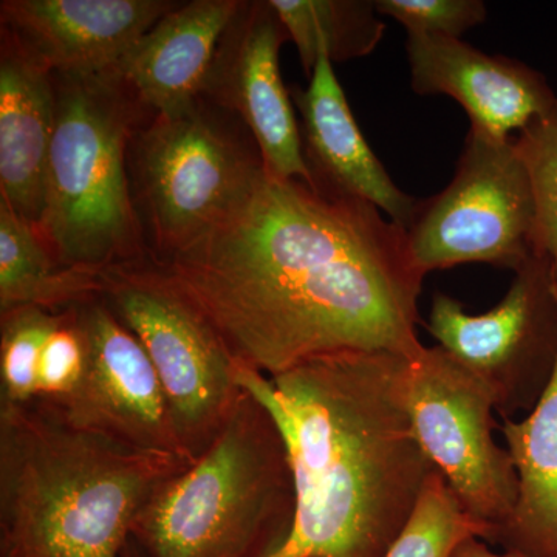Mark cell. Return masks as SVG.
Segmentation results:
<instances>
[{
  "label": "cell",
  "mask_w": 557,
  "mask_h": 557,
  "mask_svg": "<svg viewBox=\"0 0 557 557\" xmlns=\"http://www.w3.org/2000/svg\"><path fill=\"white\" fill-rule=\"evenodd\" d=\"M218 109L201 98L182 115H152L132 138V197L149 259L190 247L236 211L265 172L256 143L242 139Z\"/></svg>",
  "instance_id": "8992f818"
},
{
  "label": "cell",
  "mask_w": 557,
  "mask_h": 557,
  "mask_svg": "<svg viewBox=\"0 0 557 557\" xmlns=\"http://www.w3.org/2000/svg\"><path fill=\"white\" fill-rule=\"evenodd\" d=\"M406 50L413 91L453 98L467 110L471 129L486 137H515L557 110L545 76L520 61L438 36L408 35Z\"/></svg>",
  "instance_id": "4fadbf2b"
},
{
  "label": "cell",
  "mask_w": 557,
  "mask_h": 557,
  "mask_svg": "<svg viewBox=\"0 0 557 557\" xmlns=\"http://www.w3.org/2000/svg\"><path fill=\"white\" fill-rule=\"evenodd\" d=\"M57 124L53 75L2 28L0 46V199L38 228Z\"/></svg>",
  "instance_id": "e0dca14e"
},
{
  "label": "cell",
  "mask_w": 557,
  "mask_h": 557,
  "mask_svg": "<svg viewBox=\"0 0 557 557\" xmlns=\"http://www.w3.org/2000/svg\"><path fill=\"white\" fill-rule=\"evenodd\" d=\"M287 30L269 2H244L220 42L205 100L244 121L267 174L314 186L278 67Z\"/></svg>",
  "instance_id": "7c38bea8"
},
{
  "label": "cell",
  "mask_w": 557,
  "mask_h": 557,
  "mask_svg": "<svg viewBox=\"0 0 557 557\" xmlns=\"http://www.w3.org/2000/svg\"><path fill=\"white\" fill-rule=\"evenodd\" d=\"M57 124L38 231L65 269L101 274L149 259L129 177L145 108L116 70L51 73Z\"/></svg>",
  "instance_id": "5b68a950"
},
{
  "label": "cell",
  "mask_w": 557,
  "mask_h": 557,
  "mask_svg": "<svg viewBox=\"0 0 557 557\" xmlns=\"http://www.w3.org/2000/svg\"><path fill=\"white\" fill-rule=\"evenodd\" d=\"M78 309L89 364L78 391L53 408L75 426L132 448L190 461L180 445L159 373L137 336L101 296L78 304Z\"/></svg>",
  "instance_id": "8fae6325"
},
{
  "label": "cell",
  "mask_w": 557,
  "mask_h": 557,
  "mask_svg": "<svg viewBox=\"0 0 557 557\" xmlns=\"http://www.w3.org/2000/svg\"><path fill=\"white\" fill-rule=\"evenodd\" d=\"M406 405L421 448L442 472L469 518L496 544L519 500V474L494 440L496 398L442 347L409 359Z\"/></svg>",
  "instance_id": "9c48e42d"
},
{
  "label": "cell",
  "mask_w": 557,
  "mask_h": 557,
  "mask_svg": "<svg viewBox=\"0 0 557 557\" xmlns=\"http://www.w3.org/2000/svg\"><path fill=\"white\" fill-rule=\"evenodd\" d=\"M89 364V344L78 306L58 310L38 370L35 401L62 406L78 391Z\"/></svg>",
  "instance_id": "cb8c5ba5"
},
{
  "label": "cell",
  "mask_w": 557,
  "mask_h": 557,
  "mask_svg": "<svg viewBox=\"0 0 557 557\" xmlns=\"http://www.w3.org/2000/svg\"><path fill=\"white\" fill-rule=\"evenodd\" d=\"M428 330L491 388L498 416L530 413L557 369V285L549 259L537 252L528 260L486 313H468L460 300L437 293Z\"/></svg>",
  "instance_id": "30bf717a"
},
{
  "label": "cell",
  "mask_w": 557,
  "mask_h": 557,
  "mask_svg": "<svg viewBox=\"0 0 557 557\" xmlns=\"http://www.w3.org/2000/svg\"><path fill=\"white\" fill-rule=\"evenodd\" d=\"M406 236L424 274L471 262L516 273L541 252L533 185L516 135L469 131L453 182L418 201Z\"/></svg>",
  "instance_id": "ba28073f"
},
{
  "label": "cell",
  "mask_w": 557,
  "mask_h": 557,
  "mask_svg": "<svg viewBox=\"0 0 557 557\" xmlns=\"http://www.w3.org/2000/svg\"><path fill=\"white\" fill-rule=\"evenodd\" d=\"M270 5L309 76L321 57L332 62L368 57L386 30L372 0H270Z\"/></svg>",
  "instance_id": "ffe728a7"
},
{
  "label": "cell",
  "mask_w": 557,
  "mask_h": 557,
  "mask_svg": "<svg viewBox=\"0 0 557 557\" xmlns=\"http://www.w3.org/2000/svg\"><path fill=\"white\" fill-rule=\"evenodd\" d=\"M190 461L0 401V557H121L160 487Z\"/></svg>",
  "instance_id": "3957f363"
},
{
  "label": "cell",
  "mask_w": 557,
  "mask_h": 557,
  "mask_svg": "<svg viewBox=\"0 0 557 557\" xmlns=\"http://www.w3.org/2000/svg\"><path fill=\"white\" fill-rule=\"evenodd\" d=\"M469 537H485L435 468L409 522L384 557H453Z\"/></svg>",
  "instance_id": "44dd1931"
},
{
  "label": "cell",
  "mask_w": 557,
  "mask_h": 557,
  "mask_svg": "<svg viewBox=\"0 0 557 557\" xmlns=\"http://www.w3.org/2000/svg\"><path fill=\"white\" fill-rule=\"evenodd\" d=\"M296 508L285 440L244 388L218 438L160 487L131 539L146 557H270L292 534Z\"/></svg>",
  "instance_id": "277c9868"
},
{
  "label": "cell",
  "mask_w": 557,
  "mask_h": 557,
  "mask_svg": "<svg viewBox=\"0 0 557 557\" xmlns=\"http://www.w3.org/2000/svg\"><path fill=\"white\" fill-rule=\"evenodd\" d=\"M101 292V274L62 267L35 226L0 199V313L21 307L67 309Z\"/></svg>",
  "instance_id": "d6986e66"
},
{
  "label": "cell",
  "mask_w": 557,
  "mask_h": 557,
  "mask_svg": "<svg viewBox=\"0 0 557 557\" xmlns=\"http://www.w3.org/2000/svg\"><path fill=\"white\" fill-rule=\"evenodd\" d=\"M121 557H146V556L143 555L141 549H139L137 547V544H135V542L132 541V539H131V541L127 542L126 547H124L123 555H121Z\"/></svg>",
  "instance_id": "4316f807"
},
{
  "label": "cell",
  "mask_w": 557,
  "mask_h": 557,
  "mask_svg": "<svg viewBox=\"0 0 557 557\" xmlns=\"http://www.w3.org/2000/svg\"><path fill=\"white\" fill-rule=\"evenodd\" d=\"M375 9L392 17L410 36L461 39L486 21L482 0H375Z\"/></svg>",
  "instance_id": "d4e9b609"
},
{
  "label": "cell",
  "mask_w": 557,
  "mask_h": 557,
  "mask_svg": "<svg viewBox=\"0 0 557 557\" xmlns=\"http://www.w3.org/2000/svg\"><path fill=\"white\" fill-rule=\"evenodd\" d=\"M519 474V500L496 545L520 557H557V369L523 420L500 428Z\"/></svg>",
  "instance_id": "ac0fdd59"
},
{
  "label": "cell",
  "mask_w": 557,
  "mask_h": 557,
  "mask_svg": "<svg viewBox=\"0 0 557 557\" xmlns=\"http://www.w3.org/2000/svg\"><path fill=\"white\" fill-rule=\"evenodd\" d=\"M516 143L533 185L539 251L549 259L557 285V110L531 121Z\"/></svg>",
  "instance_id": "603a6c76"
},
{
  "label": "cell",
  "mask_w": 557,
  "mask_h": 557,
  "mask_svg": "<svg viewBox=\"0 0 557 557\" xmlns=\"http://www.w3.org/2000/svg\"><path fill=\"white\" fill-rule=\"evenodd\" d=\"M101 299L137 336L159 373L190 461L212 445L244 394L219 333L148 259L102 271Z\"/></svg>",
  "instance_id": "52a82bcc"
},
{
  "label": "cell",
  "mask_w": 557,
  "mask_h": 557,
  "mask_svg": "<svg viewBox=\"0 0 557 557\" xmlns=\"http://www.w3.org/2000/svg\"><path fill=\"white\" fill-rule=\"evenodd\" d=\"M239 0H194L161 17L120 62L116 72L152 115L196 108Z\"/></svg>",
  "instance_id": "2e32d148"
},
{
  "label": "cell",
  "mask_w": 557,
  "mask_h": 557,
  "mask_svg": "<svg viewBox=\"0 0 557 557\" xmlns=\"http://www.w3.org/2000/svg\"><path fill=\"white\" fill-rule=\"evenodd\" d=\"M453 557H520L518 555H512V553L504 552L502 555L498 553L491 552L487 548L486 542H483L482 539L479 537H469L463 544L458 545L456 552H454Z\"/></svg>",
  "instance_id": "484cf974"
},
{
  "label": "cell",
  "mask_w": 557,
  "mask_h": 557,
  "mask_svg": "<svg viewBox=\"0 0 557 557\" xmlns=\"http://www.w3.org/2000/svg\"><path fill=\"white\" fill-rule=\"evenodd\" d=\"M203 314L237 364L276 376L310 359H416L418 269L406 231L366 201L263 172L190 247L148 259Z\"/></svg>",
  "instance_id": "6da1fadb"
},
{
  "label": "cell",
  "mask_w": 557,
  "mask_h": 557,
  "mask_svg": "<svg viewBox=\"0 0 557 557\" xmlns=\"http://www.w3.org/2000/svg\"><path fill=\"white\" fill-rule=\"evenodd\" d=\"M178 3L166 0H3L0 22L51 73L119 69Z\"/></svg>",
  "instance_id": "5bb4252c"
},
{
  "label": "cell",
  "mask_w": 557,
  "mask_h": 557,
  "mask_svg": "<svg viewBox=\"0 0 557 557\" xmlns=\"http://www.w3.org/2000/svg\"><path fill=\"white\" fill-rule=\"evenodd\" d=\"M57 314L40 307L0 313V401H35L40 355Z\"/></svg>",
  "instance_id": "7402d4cb"
},
{
  "label": "cell",
  "mask_w": 557,
  "mask_h": 557,
  "mask_svg": "<svg viewBox=\"0 0 557 557\" xmlns=\"http://www.w3.org/2000/svg\"><path fill=\"white\" fill-rule=\"evenodd\" d=\"M409 359L348 351L276 376L237 364L276 421L295 474V525L270 557H384L435 471L408 405Z\"/></svg>",
  "instance_id": "7a4b0ae2"
},
{
  "label": "cell",
  "mask_w": 557,
  "mask_h": 557,
  "mask_svg": "<svg viewBox=\"0 0 557 557\" xmlns=\"http://www.w3.org/2000/svg\"><path fill=\"white\" fill-rule=\"evenodd\" d=\"M302 116L304 157L314 186L373 205L408 231L418 200L395 185L348 106L333 62L319 58L310 86L295 94Z\"/></svg>",
  "instance_id": "9a60e30c"
}]
</instances>
